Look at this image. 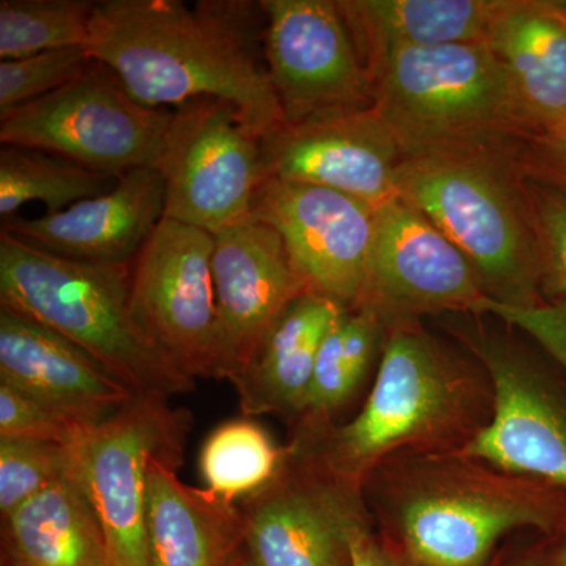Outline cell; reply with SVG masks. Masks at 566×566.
<instances>
[{
	"label": "cell",
	"mask_w": 566,
	"mask_h": 566,
	"mask_svg": "<svg viewBox=\"0 0 566 566\" xmlns=\"http://www.w3.org/2000/svg\"><path fill=\"white\" fill-rule=\"evenodd\" d=\"M262 11L248 0H103L85 50L137 103L170 109L221 99L262 140L286 125L264 63Z\"/></svg>",
	"instance_id": "6da1fadb"
},
{
	"label": "cell",
	"mask_w": 566,
	"mask_h": 566,
	"mask_svg": "<svg viewBox=\"0 0 566 566\" xmlns=\"http://www.w3.org/2000/svg\"><path fill=\"white\" fill-rule=\"evenodd\" d=\"M493 387L471 353L419 323L387 329L374 387L345 424L296 428L290 447L363 488L389 458L464 450L490 422Z\"/></svg>",
	"instance_id": "7a4b0ae2"
},
{
	"label": "cell",
	"mask_w": 566,
	"mask_h": 566,
	"mask_svg": "<svg viewBox=\"0 0 566 566\" xmlns=\"http://www.w3.org/2000/svg\"><path fill=\"white\" fill-rule=\"evenodd\" d=\"M364 495L376 531L417 566H488L509 536L566 531V491L463 450L389 458Z\"/></svg>",
	"instance_id": "3957f363"
},
{
	"label": "cell",
	"mask_w": 566,
	"mask_h": 566,
	"mask_svg": "<svg viewBox=\"0 0 566 566\" xmlns=\"http://www.w3.org/2000/svg\"><path fill=\"white\" fill-rule=\"evenodd\" d=\"M132 266L62 259L2 230L0 304L80 346L136 397L189 392L196 381L134 314Z\"/></svg>",
	"instance_id": "277c9868"
},
{
	"label": "cell",
	"mask_w": 566,
	"mask_h": 566,
	"mask_svg": "<svg viewBox=\"0 0 566 566\" xmlns=\"http://www.w3.org/2000/svg\"><path fill=\"white\" fill-rule=\"evenodd\" d=\"M368 74L374 109L403 159L499 155L506 139L527 129L486 41L394 52Z\"/></svg>",
	"instance_id": "5b68a950"
},
{
	"label": "cell",
	"mask_w": 566,
	"mask_h": 566,
	"mask_svg": "<svg viewBox=\"0 0 566 566\" xmlns=\"http://www.w3.org/2000/svg\"><path fill=\"white\" fill-rule=\"evenodd\" d=\"M397 196L464 253L488 297L512 305L543 301L545 263L534 218L499 155L406 158Z\"/></svg>",
	"instance_id": "8992f818"
},
{
	"label": "cell",
	"mask_w": 566,
	"mask_h": 566,
	"mask_svg": "<svg viewBox=\"0 0 566 566\" xmlns=\"http://www.w3.org/2000/svg\"><path fill=\"white\" fill-rule=\"evenodd\" d=\"M493 387L490 422L465 455L566 491V370L545 349L483 324L450 326Z\"/></svg>",
	"instance_id": "52a82bcc"
},
{
	"label": "cell",
	"mask_w": 566,
	"mask_h": 566,
	"mask_svg": "<svg viewBox=\"0 0 566 566\" xmlns=\"http://www.w3.org/2000/svg\"><path fill=\"white\" fill-rule=\"evenodd\" d=\"M172 114L137 103L109 66L93 61L59 91L2 112L0 142L120 178L156 169Z\"/></svg>",
	"instance_id": "ba28073f"
},
{
	"label": "cell",
	"mask_w": 566,
	"mask_h": 566,
	"mask_svg": "<svg viewBox=\"0 0 566 566\" xmlns=\"http://www.w3.org/2000/svg\"><path fill=\"white\" fill-rule=\"evenodd\" d=\"M192 417L169 398L134 397L71 446L114 566H148L147 490L153 457L185 460Z\"/></svg>",
	"instance_id": "9c48e42d"
},
{
	"label": "cell",
	"mask_w": 566,
	"mask_h": 566,
	"mask_svg": "<svg viewBox=\"0 0 566 566\" xmlns=\"http://www.w3.org/2000/svg\"><path fill=\"white\" fill-rule=\"evenodd\" d=\"M156 170L166 188L164 218L212 234L251 218L266 180L260 140L214 98L174 107Z\"/></svg>",
	"instance_id": "30bf717a"
},
{
	"label": "cell",
	"mask_w": 566,
	"mask_h": 566,
	"mask_svg": "<svg viewBox=\"0 0 566 566\" xmlns=\"http://www.w3.org/2000/svg\"><path fill=\"white\" fill-rule=\"evenodd\" d=\"M256 566H353V539L375 527L363 488L286 446L270 485L240 502Z\"/></svg>",
	"instance_id": "8fae6325"
},
{
	"label": "cell",
	"mask_w": 566,
	"mask_h": 566,
	"mask_svg": "<svg viewBox=\"0 0 566 566\" xmlns=\"http://www.w3.org/2000/svg\"><path fill=\"white\" fill-rule=\"evenodd\" d=\"M268 77L286 125L374 106L365 70L338 3L262 0Z\"/></svg>",
	"instance_id": "7c38bea8"
},
{
	"label": "cell",
	"mask_w": 566,
	"mask_h": 566,
	"mask_svg": "<svg viewBox=\"0 0 566 566\" xmlns=\"http://www.w3.org/2000/svg\"><path fill=\"white\" fill-rule=\"evenodd\" d=\"M214 234L163 218L132 266L134 314L182 374L218 378Z\"/></svg>",
	"instance_id": "4fadbf2b"
},
{
	"label": "cell",
	"mask_w": 566,
	"mask_h": 566,
	"mask_svg": "<svg viewBox=\"0 0 566 566\" xmlns=\"http://www.w3.org/2000/svg\"><path fill=\"white\" fill-rule=\"evenodd\" d=\"M488 294L464 253L400 197L376 208L367 285L359 307L386 329L422 316L476 314Z\"/></svg>",
	"instance_id": "5bb4252c"
},
{
	"label": "cell",
	"mask_w": 566,
	"mask_h": 566,
	"mask_svg": "<svg viewBox=\"0 0 566 566\" xmlns=\"http://www.w3.org/2000/svg\"><path fill=\"white\" fill-rule=\"evenodd\" d=\"M251 216L281 237L307 292L359 307L374 245L376 208L333 189L268 178Z\"/></svg>",
	"instance_id": "9a60e30c"
},
{
	"label": "cell",
	"mask_w": 566,
	"mask_h": 566,
	"mask_svg": "<svg viewBox=\"0 0 566 566\" xmlns=\"http://www.w3.org/2000/svg\"><path fill=\"white\" fill-rule=\"evenodd\" d=\"M212 279L218 307V378L233 381L251 364L283 312L307 289L279 233L252 216L214 233Z\"/></svg>",
	"instance_id": "2e32d148"
},
{
	"label": "cell",
	"mask_w": 566,
	"mask_h": 566,
	"mask_svg": "<svg viewBox=\"0 0 566 566\" xmlns=\"http://www.w3.org/2000/svg\"><path fill=\"white\" fill-rule=\"evenodd\" d=\"M260 147L266 180L333 189L374 208L398 197L403 155L374 106L285 125Z\"/></svg>",
	"instance_id": "e0dca14e"
},
{
	"label": "cell",
	"mask_w": 566,
	"mask_h": 566,
	"mask_svg": "<svg viewBox=\"0 0 566 566\" xmlns=\"http://www.w3.org/2000/svg\"><path fill=\"white\" fill-rule=\"evenodd\" d=\"M166 188L151 167L122 175L104 196L82 200L57 214L6 221L2 230L74 262L133 264L164 218Z\"/></svg>",
	"instance_id": "ac0fdd59"
},
{
	"label": "cell",
	"mask_w": 566,
	"mask_h": 566,
	"mask_svg": "<svg viewBox=\"0 0 566 566\" xmlns=\"http://www.w3.org/2000/svg\"><path fill=\"white\" fill-rule=\"evenodd\" d=\"M0 385L87 424L102 423L136 397L80 346L6 308L0 311Z\"/></svg>",
	"instance_id": "d6986e66"
},
{
	"label": "cell",
	"mask_w": 566,
	"mask_h": 566,
	"mask_svg": "<svg viewBox=\"0 0 566 566\" xmlns=\"http://www.w3.org/2000/svg\"><path fill=\"white\" fill-rule=\"evenodd\" d=\"M486 43L504 66L527 129L566 122V2L504 0Z\"/></svg>",
	"instance_id": "ffe728a7"
},
{
	"label": "cell",
	"mask_w": 566,
	"mask_h": 566,
	"mask_svg": "<svg viewBox=\"0 0 566 566\" xmlns=\"http://www.w3.org/2000/svg\"><path fill=\"white\" fill-rule=\"evenodd\" d=\"M178 468L163 457L148 465V566H233L245 546L240 505L186 485Z\"/></svg>",
	"instance_id": "44dd1931"
},
{
	"label": "cell",
	"mask_w": 566,
	"mask_h": 566,
	"mask_svg": "<svg viewBox=\"0 0 566 566\" xmlns=\"http://www.w3.org/2000/svg\"><path fill=\"white\" fill-rule=\"evenodd\" d=\"M344 312L340 304L311 292L290 304L251 364L232 381L245 416L300 419L319 346Z\"/></svg>",
	"instance_id": "7402d4cb"
},
{
	"label": "cell",
	"mask_w": 566,
	"mask_h": 566,
	"mask_svg": "<svg viewBox=\"0 0 566 566\" xmlns=\"http://www.w3.org/2000/svg\"><path fill=\"white\" fill-rule=\"evenodd\" d=\"M504 0H338L365 70L394 52L486 41Z\"/></svg>",
	"instance_id": "603a6c76"
},
{
	"label": "cell",
	"mask_w": 566,
	"mask_h": 566,
	"mask_svg": "<svg viewBox=\"0 0 566 566\" xmlns=\"http://www.w3.org/2000/svg\"><path fill=\"white\" fill-rule=\"evenodd\" d=\"M2 520L9 566H114L102 523L76 475Z\"/></svg>",
	"instance_id": "cb8c5ba5"
},
{
	"label": "cell",
	"mask_w": 566,
	"mask_h": 566,
	"mask_svg": "<svg viewBox=\"0 0 566 566\" xmlns=\"http://www.w3.org/2000/svg\"><path fill=\"white\" fill-rule=\"evenodd\" d=\"M387 329L370 312L342 314L319 346L300 424L322 427L353 400L385 346Z\"/></svg>",
	"instance_id": "d4e9b609"
},
{
	"label": "cell",
	"mask_w": 566,
	"mask_h": 566,
	"mask_svg": "<svg viewBox=\"0 0 566 566\" xmlns=\"http://www.w3.org/2000/svg\"><path fill=\"white\" fill-rule=\"evenodd\" d=\"M118 180L51 153L2 145L0 214L9 221L11 214L29 202L43 203L46 214H57L82 200L111 192Z\"/></svg>",
	"instance_id": "484cf974"
},
{
	"label": "cell",
	"mask_w": 566,
	"mask_h": 566,
	"mask_svg": "<svg viewBox=\"0 0 566 566\" xmlns=\"http://www.w3.org/2000/svg\"><path fill=\"white\" fill-rule=\"evenodd\" d=\"M286 457V447L251 419H233L216 427L199 453L205 490L227 504L238 505L273 482Z\"/></svg>",
	"instance_id": "4316f807"
},
{
	"label": "cell",
	"mask_w": 566,
	"mask_h": 566,
	"mask_svg": "<svg viewBox=\"0 0 566 566\" xmlns=\"http://www.w3.org/2000/svg\"><path fill=\"white\" fill-rule=\"evenodd\" d=\"M96 2L2 0L0 59L17 61L41 52L87 46Z\"/></svg>",
	"instance_id": "83f0119b"
},
{
	"label": "cell",
	"mask_w": 566,
	"mask_h": 566,
	"mask_svg": "<svg viewBox=\"0 0 566 566\" xmlns=\"http://www.w3.org/2000/svg\"><path fill=\"white\" fill-rule=\"evenodd\" d=\"M71 447L35 441H0V513L9 516L55 483L74 475Z\"/></svg>",
	"instance_id": "f1b7e54d"
},
{
	"label": "cell",
	"mask_w": 566,
	"mask_h": 566,
	"mask_svg": "<svg viewBox=\"0 0 566 566\" xmlns=\"http://www.w3.org/2000/svg\"><path fill=\"white\" fill-rule=\"evenodd\" d=\"M93 62L84 46L0 62V114L59 91Z\"/></svg>",
	"instance_id": "f546056e"
},
{
	"label": "cell",
	"mask_w": 566,
	"mask_h": 566,
	"mask_svg": "<svg viewBox=\"0 0 566 566\" xmlns=\"http://www.w3.org/2000/svg\"><path fill=\"white\" fill-rule=\"evenodd\" d=\"M96 424L74 419L54 408L0 385V441H35L71 447Z\"/></svg>",
	"instance_id": "4dcf8cb0"
},
{
	"label": "cell",
	"mask_w": 566,
	"mask_h": 566,
	"mask_svg": "<svg viewBox=\"0 0 566 566\" xmlns=\"http://www.w3.org/2000/svg\"><path fill=\"white\" fill-rule=\"evenodd\" d=\"M531 212L545 263V289L566 301V186L534 181L528 188Z\"/></svg>",
	"instance_id": "1f68e13d"
},
{
	"label": "cell",
	"mask_w": 566,
	"mask_h": 566,
	"mask_svg": "<svg viewBox=\"0 0 566 566\" xmlns=\"http://www.w3.org/2000/svg\"><path fill=\"white\" fill-rule=\"evenodd\" d=\"M475 315L491 316L527 335L566 370V301L543 300L532 305H512L486 296L480 301Z\"/></svg>",
	"instance_id": "d6a6232c"
},
{
	"label": "cell",
	"mask_w": 566,
	"mask_h": 566,
	"mask_svg": "<svg viewBox=\"0 0 566 566\" xmlns=\"http://www.w3.org/2000/svg\"><path fill=\"white\" fill-rule=\"evenodd\" d=\"M353 566H417L376 527L365 528L353 539Z\"/></svg>",
	"instance_id": "836d02e7"
},
{
	"label": "cell",
	"mask_w": 566,
	"mask_h": 566,
	"mask_svg": "<svg viewBox=\"0 0 566 566\" xmlns=\"http://www.w3.org/2000/svg\"><path fill=\"white\" fill-rule=\"evenodd\" d=\"M545 538L546 535L538 534L535 538L506 542L488 566H536Z\"/></svg>",
	"instance_id": "e575fe53"
},
{
	"label": "cell",
	"mask_w": 566,
	"mask_h": 566,
	"mask_svg": "<svg viewBox=\"0 0 566 566\" xmlns=\"http://www.w3.org/2000/svg\"><path fill=\"white\" fill-rule=\"evenodd\" d=\"M543 145L551 166L556 170L558 177L565 181L566 186V122L562 123L554 132L543 136Z\"/></svg>",
	"instance_id": "d590c367"
},
{
	"label": "cell",
	"mask_w": 566,
	"mask_h": 566,
	"mask_svg": "<svg viewBox=\"0 0 566 566\" xmlns=\"http://www.w3.org/2000/svg\"><path fill=\"white\" fill-rule=\"evenodd\" d=\"M536 566H566V531L546 536Z\"/></svg>",
	"instance_id": "8d00e7d4"
},
{
	"label": "cell",
	"mask_w": 566,
	"mask_h": 566,
	"mask_svg": "<svg viewBox=\"0 0 566 566\" xmlns=\"http://www.w3.org/2000/svg\"><path fill=\"white\" fill-rule=\"evenodd\" d=\"M233 566H256L255 562L251 557V554L248 553V549L241 551L240 556H238L237 562H234Z\"/></svg>",
	"instance_id": "74e56055"
}]
</instances>
